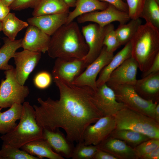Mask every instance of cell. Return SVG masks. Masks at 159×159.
<instances>
[{
	"instance_id": "obj_1",
	"label": "cell",
	"mask_w": 159,
	"mask_h": 159,
	"mask_svg": "<svg viewBox=\"0 0 159 159\" xmlns=\"http://www.w3.org/2000/svg\"><path fill=\"white\" fill-rule=\"evenodd\" d=\"M53 80L59 90V99L38 98L40 106H33L37 123L43 129L51 131L63 129L72 142H83L86 127L103 117L92 101L93 90L87 87Z\"/></svg>"
},
{
	"instance_id": "obj_2",
	"label": "cell",
	"mask_w": 159,
	"mask_h": 159,
	"mask_svg": "<svg viewBox=\"0 0 159 159\" xmlns=\"http://www.w3.org/2000/svg\"><path fill=\"white\" fill-rule=\"evenodd\" d=\"M77 23L72 21L61 26L51 37L47 51L55 59H82L88 47Z\"/></svg>"
},
{
	"instance_id": "obj_3",
	"label": "cell",
	"mask_w": 159,
	"mask_h": 159,
	"mask_svg": "<svg viewBox=\"0 0 159 159\" xmlns=\"http://www.w3.org/2000/svg\"><path fill=\"white\" fill-rule=\"evenodd\" d=\"M130 42L131 57L140 70L144 72L159 53V29L149 23L141 24Z\"/></svg>"
},
{
	"instance_id": "obj_4",
	"label": "cell",
	"mask_w": 159,
	"mask_h": 159,
	"mask_svg": "<svg viewBox=\"0 0 159 159\" xmlns=\"http://www.w3.org/2000/svg\"><path fill=\"white\" fill-rule=\"evenodd\" d=\"M22 106L19 124L13 130L0 137L5 146L19 149L29 142L45 140L43 129L37 123L33 106L27 101L24 102Z\"/></svg>"
},
{
	"instance_id": "obj_5",
	"label": "cell",
	"mask_w": 159,
	"mask_h": 159,
	"mask_svg": "<svg viewBox=\"0 0 159 159\" xmlns=\"http://www.w3.org/2000/svg\"><path fill=\"white\" fill-rule=\"evenodd\" d=\"M117 130L126 129L143 133L150 138L159 139V125L153 119L126 107L114 116Z\"/></svg>"
},
{
	"instance_id": "obj_6",
	"label": "cell",
	"mask_w": 159,
	"mask_h": 159,
	"mask_svg": "<svg viewBox=\"0 0 159 159\" xmlns=\"http://www.w3.org/2000/svg\"><path fill=\"white\" fill-rule=\"evenodd\" d=\"M5 79L0 85V107H10L14 104H21L29 93L27 86L20 84L16 78L15 69L5 70Z\"/></svg>"
},
{
	"instance_id": "obj_7",
	"label": "cell",
	"mask_w": 159,
	"mask_h": 159,
	"mask_svg": "<svg viewBox=\"0 0 159 159\" xmlns=\"http://www.w3.org/2000/svg\"><path fill=\"white\" fill-rule=\"evenodd\" d=\"M110 87L114 91L118 102L123 103L128 108L154 119V111L157 104L153 100L142 97L133 86L120 85Z\"/></svg>"
},
{
	"instance_id": "obj_8",
	"label": "cell",
	"mask_w": 159,
	"mask_h": 159,
	"mask_svg": "<svg viewBox=\"0 0 159 159\" xmlns=\"http://www.w3.org/2000/svg\"><path fill=\"white\" fill-rule=\"evenodd\" d=\"M92 100L103 116H114L119 111L127 107L117 100L114 91L106 83L93 91Z\"/></svg>"
},
{
	"instance_id": "obj_9",
	"label": "cell",
	"mask_w": 159,
	"mask_h": 159,
	"mask_svg": "<svg viewBox=\"0 0 159 159\" xmlns=\"http://www.w3.org/2000/svg\"><path fill=\"white\" fill-rule=\"evenodd\" d=\"M114 55V53L108 51L103 46L99 56L75 78L72 83L77 86L87 87L95 90L97 88L96 81L98 74L110 62Z\"/></svg>"
},
{
	"instance_id": "obj_10",
	"label": "cell",
	"mask_w": 159,
	"mask_h": 159,
	"mask_svg": "<svg viewBox=\"0 0 159 159\" xmlns=\"http://www.w3.org/2000/svg\"><path fill=\"white\" fill-rule=\"evenodd\" d=\"M107 26L102 27L95 23L82 27L81 32L88 47V53L84 59L87 66L97 58L102 50Z\"/></svg>"
},
{
	"instance_id": "obj_11",
	"label": "cell",
	"mask_w": 159,
	"mask_h": 159,
	"mask_svg": "<svg viewBox=\"0 0 159 159\" xmlns=\"http://www.w3.org/2000/svg\"><path fill=\"white\" fill-rule=\"evenodd\" d=\"M128 12L119 10L113 5L109 4L105 9L87 13L77 17L80 23L90 21L94 22L103 27L114 21L120 24H125L130 19Z\"/></svg>"
},
{
	"instance_id": "obj_12",
	"label": "cell",
	"mask_w": 159,
	"mask_h": 159,
	"mask_svg": "<svg viewBox=\"0 0 159 159\" xmlns=\"http://www.w3.org/2000/svg\"><path fill=\"white\" fill-rule=\"evenodd\" d=\"M87 66L84 59L57 58L52 71L53 79L72 83Z\"/></svg>"
},
{
	"instance_id": "obj_13",
	"label": "cell",
	"mask_w": 159,
	"mask_h": 159,
	"mask_svg": "<svg viewBox=\"0 0 159 159\" xmlns=\"http://www.w3.org/2000/svg\"><path fill=\"white\" fill-rule=\"evenodd\" d=\"M114 116L101 117L94 124L88 125L83 134V142L87 145L97 146L108 137L116 128Z\"/></svg>"
},
{
	"instance_id": "obj_14",
	"label": "cell",
	"mask_w": 159,
	"mask_h": 159,
	"mask_svg": "<svg viewBox=\"0 0 159 159\" xmlns=\"http://www.w3.org/2000/svg\"><path fill=\"white\" fill-rule=\"evenodd\" d=\"M41 55L40 52L25 49L15 53L13 58L16 66L15 76L20 84L24 85L29 75L38 64Z\"/></svg>"
},
{
	"instance_id": "obj_15",
	"label": "cell",
	"mask_w": 159,
	"mask_h": 159,
	"mask_svg": "<svg viewBox=\"0 0 159 159\" xmlns=\"http://www.w3.org/2000/svg\"><path fill=\"white\" fill-rule=\"evenodd\" d=\"M138 64L132 57L123 62L111 74L106 83L109 87L120 85L134 86L137 79Z\"/></svg>"
},
{
	"instance_id": "obj_16",
	"label": "cell",
	"mask_w": 159,
	"mask_h": 159,
	"mask_svg": "<svg viewBox=\"0 0 159 159\" xmlns=\"http://www.w3.org/2000/svg\"><path fill=\"white\" fill-rule=\"evenodd\" d=\"M50 38L51 36L37 27L29 25L22 39L21 47L24 49L45 53L47 51Z\"/></svg>"
},
{
	"instance_id": "obj_17",
	"label": "cell",
	"mask_w": 159,
	"mask_h": 159,
	"mask_svg": "<svg viewBox=\"0 0 159 159\" xmlns=\"http://www.w3.org/2000/svg\"><path fill=\"white\" fill-rule=\"evenodd\" d=\"M69 13L33 16L27 19L29 25L35 26L49 36H52L66 23Z\"/></svg>"
},
{
	"instance_id": "obj_18",
	"label": "cell",
	"mask_w": 159,
	"mask_h": 159,
	"mask_svg": "<svg viewBox=\"0 0 159 159\" xmlns=\"http://www.w3.org/2000/svg\"><path fill=\"white\" fill-rule=\"evenodd\" d=\"M43 135L46 140L55 152L63 158H71L74 145L59 130L54 131L43 129Z\"/></svg>"
},
{
	"instance_id": "obj_19",
	"label": "cell",
	"mask_w": 159,
	"mask_h": 159,
	"mask_svg": "<svg viewBox=\"0 0 159 159\" xmlns=\"http://www.w3.org/2000/svg\"><path fill=\"white\" fill-rule=\"evenodd\" d=\"M99 149L107 152L118 159H137L134 148L121 140L109 136L97 145Z\"/></svg>"
},
{
	"instance_id": "obj_20",
	"label": "cell",
	"mask_w": 159,
	"mask_h": 159,
	"mask_svg": "<svg viewBox=\"0 0 159 159\" xmlns=\"http://www.w3.org/2000/svg\"><path fill=\"white\" fill-rule=\"evenodd\" d=\"M131 45L130 41L113 56L110 62L100 72L96 81L97 87L106 83L112 73L125 60L131 57Z\"/></svg>"
},
{
	"instance_id": "obj_21",
	"label": "cell",
	"mask_w": 159,
	"mask_h": 159,
	"mask_svg": "<svg viewBox=\"0 0 159 159\" xmlns=\"http://www.w3.org/2000/svg\"><path fill=\"white\" fill-rule=\"evenodd\" d=\"M21 148L31 155L37 156L39 159L44 158L49 159H65L54 151L45 140L29 142L22 146Z\"/></svg>"
},
{
	"instance_id": "obj_22",
	"label": "cell",
	"mask_w": 159,
	"mask_h": 159,
	"mask_svg": "<svg viewBox=\"0 0 159 159\" xmlns=\"http://www.w3.org/2000/svg\"><path fill=\"white\" fill-rule=\"evenodd\" d=\"M23 108L22 105L15 103L6 111L1 112L0 110V133L6 134L16 126V122L21 118Z\"/></svg>"
},
{
	"instance_id": "obj_23",
	"label": "cell",
	"mask_w": 159,
	"mask_h": 159,
	"mask_svg": "<svg viewBox=\"0 0 159 159\" xmlns=\"http://www.w3.org/2000/svg\"><path fill=\"white\" fill-rule=\"evenodd\" d=\"M108 5V3L98 0H78L74 9L69 12L65 24L70 23L76 18L83 14L104 10Z\"/></svg>"
},
{
	"instance_id": "obj_24",
	"label": "cell",
	"mask_w": 159,
	"mask_h": 159,
	"mask_svg": "<svg viewBox=\"0 0 159 159\" xmlns=\"http://www.w3.org/2000/svg\"><path fill=\"white\" fill-rule=\"evenodd\" d=\"M69 8L63 0H40L32 13L33 16L69 13Z\"/></svg>"
},
{
	"instance_id": "obj_25",
	"label": "cell",
	"mask_w": 159,
	"mask_h": 159,
	"mask_svg": "<svg viewBox=\"0 0 159 159\" xmlns=\"http://www.w3.org/2000/svg\"><path fill=\"white\" fill-rule=\"evenodd\" d=\"M3 39L4 44L0 48V69L5 71L14 68L8 62L17 50L21 47L22 39L12 41L5 37Z\"/></svg>"
},
{
	"instance_id": "obj_26",
	"label": "cell",
	"mask_w": 159,
	"mask_h": 159,
	"mask_svg": "<svg viewBox=\"0 0 159 159\" xmlns=\"http://www.w3.org/2000/svg\"><path fill=\"white\" fill-rule=\"evenodd\" d=\"M1 22V31L8 38L13 41L18 33L29 25L27 22L18 18L13 13H9Z\"/></svg>"
},
{
	"instance_id": "obj_27",
	"label": "cell",
	"mask_w": 159,
	"mask_h": 159,
	"mask_svg": "<svg viewBox=\"0 0 159 159\" xmlns=\"http://www.w3.org/2000/svg\"><path fill=\"white\" fill-rule=\"evenodd\" d=\"M138 93L148 96H156L159 92V72L137 80L134 86Z\"/></svg>"
},
{
	"instance_id": "obj_28",
	"label": "cell",
	"mask_w": 159,
	"mask_h": 159,
	"mask_svg": "<svg viewBox=\"0 0 159 159\" xmlns=\"http://www.w3.org/2000/svg\"><path fill=\"white\" fill-rule=\"evenodd\" d=\"M131 19L127 23L120 24L115 29L121 46L125 45L131 41L142 24V21L140 18Z\"/></svg>"
},
{
	"instance_id": "obj_29",
	"label": "cell",
	"mask_w": 159,
	"mask_h": 159,
	"mask_svg": "<svg viewBox=\"0 0 159 159\" xmlns=\"http://www.w3.org/2000/svg\"><path fill=\"white\" fill-rule=\"evenodd\" d=\"M109 136L135 145H138L144 141L151 139L141 133L126 129H115Z\"/></svg>"
},
{
	"instance_id": "obj_30",
	"label": "cell",
	"mask_w": 159,
	"mask_h": 159,
	"mask_svg": "<svg viewBox=\"0 0 159 159\" xmlns=\"http://www.w3.org/2000/svg\"><path fill=\"white\" fill-rule=\"evenodd\" d=\"M159 2L156 0H145L140 18L159 29Z\"/></svg>"
},
{
	"instance_id": "obj_31",
	"label": "cell",
	"mask_w": 159,
	"mask_h": 159,
	"mask_svg": "<svg viewBox=\"0 0 159 159\" xmlns=\"http://www.w3.org/2000/svg\"><path fill=\"white\" fill-rule=\"evenodd\" d=\"M98 149L97 146L87 145L83 142L77 143L74 146L71 158L72 159H93Z\"/></svg>"
},
{
	"instance_id": "obj_32",
	"label": "cell",
	"mask_w": 159,
	"mask_h": 159,
	"mask_svg": "<svg viewBox=\"0 0 159 159\" xmlns=\"http://www.w3.org/2000/svg\"><path fill=\"white\" fill-rule=\"evenodd\" d=\"M0 159H39L19 148L2 145L0 150Z\"/></svg>"
},
{
	"instance_id": "obj_33",
	"label": "cell",
	"mask_w": 159,
	"mask_h": 159,
	"mask_svg": "<svg viewBox=\"0 0 159 159\" xmlns=\"http://www.w3.org/2000/svg\"><path fill=\"white\" fill-rule=\"evenodd\" d=\"M103 45L108 51L113 53L121 46L116 34L114 25L112 24H110L107 26Z\"/></svg>"
},
{
	"instance_id": "obj_34",
	"label": "cell",
	"mask_w": 159,
	"mask_h": 159,
	"mask_svg": "<svg viewBox=\"0 0 159 159\" xmlns=\"http://www.w3.org/2000/svg\"><path fill=\"white\" fill-rule=\"evenodd\" d=\"M159 147V139H150L138 145L134 148L138 158Z\"/></svg>"
},
{
	"instance_id": "obj_35",
	"label": "cell",
	"mask_w": 159,
	"mask_h": 159,
	"mask_svg": "<svg viewBox=\"0 0 159 159\" xmlns=\"http://www.w3.org/2000/svg\"><path fill=\"white\" fill-rule=\"evenodd\" d=\"M131 19L140 18L145 0H126Z\"/></svg>"
},
{
	"instance_id": "obj_36",
	"label": "cell",
	"mask_w": 159,
	"mask_h": 159,
	"mask_svg": "<svg viewBox=\"0 0 159 159\" xmlns=\"http://www.w3.org/2000/svg\"><path fill=\"white\" fill-rule=\"evenodd\" d=\"M52 81V77L49 73L42 71L38 73L34 77V82L38 88L44 89L49 87Z\"/></svg>"
},
{
	"instance_id": "obj_37",
	"label": "cell",
	"mask_w": 159,
	"mask_h": 159,
	"mask_svg": "<svg viewBox=\"0 0 159 159\" xmlns=\"http://www.w3.org/2000/svg\"><path fill=\"white\" fill-rule=\"evenodd\" d=\"M40 0H14L10 6L11 9L15 11L32 8L34 9Z\"/></svg>"
},
{
	"instance_id": "obj_38",
	"label": "cell",
	"mask_w": 159,
	"mask_h": 159,
	"mask_svg": "<svg viewBox=\"0 0 159 159\" xmlns=\"http://www.w3.org/2000/svg\"><path fill=\"white\" fill-rule=\"evenodd\" d=\"M158 72H159V53L157 54L148 69L142 72L141 77L143 78Z\"/></svg>"
},
{
	"instance_id": "obj_39",
	"label": "cell",
	"mask_w": 159,
	"mask_h": 159,
	"mask_svg": "<svg viewBox=\"0 0 159 159\" xmlns=\"http://www.w3.org/2000/svg\"><path fill=\"white\" fill-rule=\"evenodd\" d=\"M111 4L120 11L128 12V8L126 3L122 0H98Z\"/></svg>"
},
{
	"instance_id": "obj_40",
	"label": "cell",
	"mask_w": 159,
	"mask_h": 159,
	"mask_svg": "<svg viewBox=\"0 0 159 159\" xmlns=\"http://www.w3.org/2000/svg\"><path fill=\"white\" fill-rule=\"evenodd\" d=\"M117 159V158L109 153L98 148L93 158V159Z\"/></svg>"
},
{
	"instance_id": "obj_41",
	"label": "cell",
	"mask_w": 159,
	"mask_h": 159,
	"mask_svg": "<svg viewBox=\"0 0 159 159\" xmlns=\"http://www.w3.org/2000/svg\"><path fill=\"white\" fill-rule=\"evenodd\" d=\"M10 10L9 7L6 6L0 0V21H2L10 13Z\"/></svg>"
},
{
	"instance_id": "obj_42",
	"label": "cell",
	"mask_w": 159,
	"mask_h": 159,
	"mask_svg": "<svg viewBox=\"0 0 159 159\" xmlns=\"http://www.w3.org/2000/svg\"><path fill=\"white\" fill-rule=\"evenodd\" d=\"M140 158L143 159H159V147L143 155Z\"/></svg>"
},
{
	"instance_id": "obj_43",
	"label": "cell",
	"mask_w": 159,
	"mask_h": 159,
	"mask_svg": "<svg viewBox=\"0 0 159 159\" xmlns=\"http://www.w3.org/2000/svg\"><path fill=\"white\" fill-rule=\"evenodd\" d=\"M69 7H75L78 0H63Z\"/></svg>"
},
{
	"instance_id": "obj_44",
	"label": "cell",
	"mask_w": 159,
	"mask_h": 159,
	"mask_svg": "<svg viewBox=\"0 0 159 159\" xmlns=\"http://www.w3.org/2000/svg\"><path fill=\"white\" fill-rule=\"evenodd\" d=\"M154 120L158 123L159 122V104H157L154 111Z\"/></svg>"
},
{
	"instance_id": "obj_45",
	"label": "cell",
	"mask_w": 159,
	"mask_h": 159,
	"mask_svg": "<svg viewBox=\"0 0 159 159\" xmlns=\"http://www.w3.org/2000/svg\"><path fill=\"white\" fill-rule=\"evenodd\" d=\"M1 1L6 6L10 7L14 0H1Z\"/></svg>"
},
{
	"instance_id": "obj_46",
	"label": "cell",
	"mask_w": 159,
	"mask_h": 159,
	"mask_svg": "<svg viewBox=\"0 0 159 159\" xmlns=\"http://www.w3.org/2000/svg\"><path fill=\"white\" fill-rule=\"evenodd\" d=\"M1 31V22L0 21V32Z\"/></svg>"
},
{
	"instance_id": "obj_47",
	"label": "cell",
	"mask_w": 159,
	"mask_h": 159,
	"mask_svg": "<svg viewBox=\"0 0 159 159\" xmlns=\"http://www.w3.org/2000/svg\"><path fill=\"white\" fill-rule=\"evenodd\" d=\"M2 109V108L0 107V110H1Z\"/></svg>"
},
{
	"instance_id": "obj_48",
	"label": "cell",
	"mask_w": 159,
	"mask_h": 159,
	"mask_svg": "<svg viewBox=\"0 0 159 159\" xmlns=\"http://www.w3.org/2000/svg\"><path fill=\"white\" fill-rule=\"evenodd\" d=\"M123 1H125V0H122Z\"/></svg>"
}]
</instances>
